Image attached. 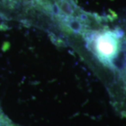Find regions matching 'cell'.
I'll return each mask as SVG.
<instances>
[{
  "label": "cell",
  "mask_w": 126,
  "mask_h": 126,
  "mask_svg": "<svg viewBox=\"0 0 126 126\" xmlns=\"http://www.w3.org/2000/svg\"><path fill=\"white\" fill-rule=\"evenodd\" d=\"M82 35L94 58L113 73L118 83L116 93L126 96V29L104 26L96 30H87Z\"/></svg>",
  "instance_id": "obj_1"
},
{
  "label": "cell",
  "mask_w": 126,
  "mask_h": 126,
  "mask_svg": "<svg viewBox=\"0 0 126 126\" xmlns=\"http://www.w3.org/2000/svg\"><path fill=\"white\" fill-rule=\"evenodd\" d=\"M1 116V113H0V116Z\"/></svg>",
  "instance_id": "obj_2"
}]
</instances>
